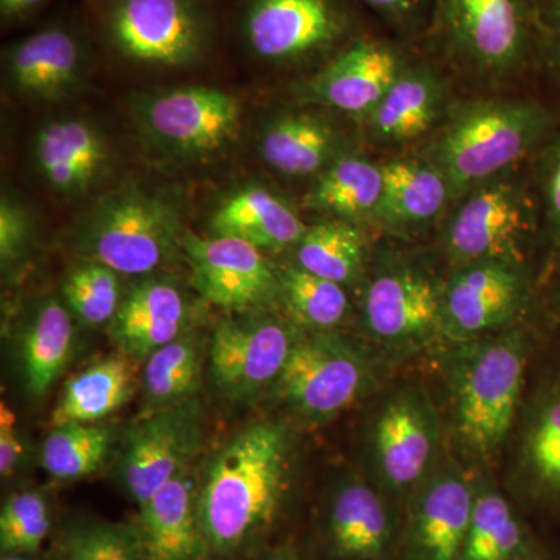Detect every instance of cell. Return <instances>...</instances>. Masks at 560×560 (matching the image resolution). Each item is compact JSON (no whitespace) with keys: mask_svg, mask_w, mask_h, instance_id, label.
<instances>
[{"mask_svg":"<svg viewBox=\"0 0 560 560\" xmlns=\"http://www.w3.org/2000/svg\"><path fill=\"white\" fill-rule=\"evenodd\" d=\"M35 161L49 186L60 194L77 195L102 178L109 164V149L88 121L55 120L36 136Z\"/></svg>","mask_w":560,"mask_h":560,"instance_id":"obj_25","label":"cell"},{"mask_svg":"<svg viewBox=\"0 0 560 560\" xmlns=\"http://www.w3.org/2000/svg\"><path fill=\"white\" fill-rule=\"evenodd\" d=\"M371 383L370 361L355 346L334 331H304L272 390L294 418L318 423L352 407Z\"/></svg>","mask_w":560,"mask_h":560,"instance_id":"obj_10","label":"cell"},{"mask_svg":"<svg viewBox=\"0 0 560 560\" xmlns=\"http://www.w3.org/2000/svg\"><path fill=\"white\" fill-rule=\"evenodd\" d=\"M523 548L525 530L510 501L489 482L478 481L460 560H512L523 556Z\"/></svg>","mask_w":560,"mask_h":560,"instance_id":"obj_34","label":"cell"},{"mask_svg":"<svg viewBox=\"0 0 560 560\" xmlns=\"http://www.w3.org/2000/svg\"><path fill=\"white\" fill-rule=\"evenodd\" d=\"M383 165L359 154H345L320 172L307 195L308 209L334 220L374 224L381 209Z\"/></svg>","mask_w":560,"mask_h":560,"instance_id":"obj_29","label":"cell"},{"mask_svg":"<svg viewBox=\"0 0 560 560\" xmlns=\"http://www.w3.org/2000/svg\"><path fill=\"white\" fill-rule=\"evenodd\" d=\"M0 560H28L24 555H3Z\"/></svg>","mask_w":560,"mask_h":560,"instance_id":"obj_48","label":"cell"},{"mask_svg":"<svg viewBox=\"0 0 560 560\" xmlns=\"http://www.w3.org/2000/svg\"><path fill=\"white\" fill-rule=\"evenodd\" d=\"M178 206L153 191H114L92 208L75 234L77 248L119 275H149L171 259L184 235Z\"/></svg>","mask_w":560,"mask_h":560,"instance_id":"obj_5","label":"cell"},{"mask_svg":"<svg viewBox=\"0 0 560 560\" xmlns=\"http://www.w3.org/2000/svg\"><path fill=\"white\" fill-rule=\"evenodd\" d=\"M50 529L47 501L38 492L14 493L0 512V548L3 555L38 551Z\"/></svg>","mask_w":560,"mask_h":560,"instance_id":"obj_38","label":"cell"},{"mask_svg":"<svg viewBox=\"0 0 560 560\" xmlns=\"http://www.w3.org/2000/svg\"><path fill=\"white\" fill-rule=\"evenodd\" d=\"M385 189L375 226L396 237H412L444 220L453 202L444 173L423 156L382 162Z\"/></svg>","mask_w":560,"mask_h":560,"instance_id":"obj_23","label":"cell"},{"mask_svg":"<svg viewBox=\"0 0 560 560\" xmlns=\"http://www.w3.org/2000/svg\"><path fill=\"white\" fill-rule=\"evenodd\" d=\"M348 0H245L241 35L257 60L275 66L331 58L357 38Z\"/></svg>","mask_w":560,"mask_h":560,"instance_id":"obj_8","label":"cell"},{"mask_svg":"<svg viewBox=\"0 0 560 560\" xmlns=\"http://www.w3.org/2000/svg\"><path fill=\"white\" fill-rule=\"evenodd\" d=\"M389 27L401 35H416L430 24L434 0H361Z\"/></svg>","mask_w":560,"mask_h":560,"instance_id":"obj_41","label":"cell"},{"mask_svg":"<svg viewBox=\"0 0 560 560\" xmlns=\"http://www.w3.org/2000/svg\"><path fill=\"white\" fill-rule=\"evenodd\" d=\"M7 73L22 94L58 101L81 83L88 47L79 33L54 24L18 40L5 54Z\"/></svg>","mask_w":560,"mask_h":560,"instance_id":"obj_22","label":"cell"},{"mask_svg":"<svg viewBox=\"0 0 560 560\" xmlns=\"http://www.w3.org/2000/svg\"><path fill=\"white\" fill-rule=\"evenodd\" d=\"M280 300L290 319L307 331H331L349 315V296L345 285L331 282L298 265L278 271Z\"/></svg>","mask_w":560,"mask_h":560,"instance_id":"obj_35","label":"cell"},{"mask_svg":"<svg viewBox=\"0 0 560 560\" xmlns=\"http://www.w3.org/2000/svg\"><path fill=\"white\" fill-rule=\"evenodd\" d=\"M540 189L547 228L560 248V131L541 154Z\"/></svg>","mask_w":560,"mask_h":560,"instance_id":"obj_42","label":"cell"},{"mask_svg":"<svg viewBox=\"0 0 560 560\" xmlns=\"http://www.w3.org/2000/svg\"><path fill=\"white\" fill-rule=\"evenodd\" d=\"M302 334L276 315L221 320L210 338V377L228 399H256L276 388Z\"/></svg>","mask_w":560,"mask_h":560,"instance_id":"obj_13","label":"cell"},{"mask_svg":"<svg viewBox=\"0 0 560 560\" xmlns=\"http://www.w3.org/2000/svg\"><path fill=\"white\" fill-rule=\"evenodd\" d=\"M455 346L448 364L451 430L471 463H495L523 405L529 338L521 326Z\"/></svg>","mask_w":560,"mask_h":560,"instance_id":"obj_2","label":"cell"},{"mask_svg":"<svg viewBox=\"0 0 560 560\" xmlns=\"http://www.w3.org/2000/svg\"><path fill=\"white\" fill-rule=\"evenodd\" d=\"M124 353L91 364L66 383L51 416L55 427L97 423L131 399L135 371Z\"/></svg>","mask_w":560,"mask_h":560,"instance_id":"obj_30","label":"cell"},{"mask_svg":"<svg viewBox=\"0 0 560 560\" xmlns=\"http://www.w3.org/2000/svg\"><path fill=\"white\" fill-rule=\"evenodd\" d=\"M511 438L515 486L533 499L560 503V375L523 400Z\"/></svg>","mask_w":560,"mask_h":560,"instance_id":"obj_20","label":"cell"},{"mask_svg":"<svg viewBox=\"0 0 560 560\" xmlns=\"http://www.w3.org/2000/svg\"><path fill=\"white\" fill-rule=\"evenodd\" d=\"M73 349V323L61 302H43L21 335L20 361L22 381L32 397H40L51 388Z\"/></svg>","mask_w":560,"mask_h":560,"instance_id":"obj_31","label":"cell"},{"mask_svg":"<svg viewBox=\"0 0 560 560\" xmlns=\"http://www.w3.org/2000/svg\"><path fill=\"white\" fill-rule=\"evenodd\" d=\"M189 469L140 506L139 534L147 560H208Z\"/></svg>","mask_w":560,"mask_h":560,"instance_id":"obj_24","label":"cell"},{"mask_svg":"<svg viewBox=\"0 0 560 560\" xmlns=\"http://www.w3.org/2000/svg\"><path fill=\"white\" fill-rule=\"evenodd\" d=\"M47 0H0V16L7 24L28 20Z\"/></svg>","mask_w":560,"mask_h":560,"instance_id":"obj_45","label":"cell"},{"mask_svg":"<svg viewBox=\"0 0 560 560\" xmlns=\"http://www.w3.org/2000/svg\"><path fill=\"white\" fill-rule=\"evenodd\" d=\"M202 425L205 412L194 397L175 407L151 411L131 427L120 456V478L139 506L189 469L200 448Z\"/></svg>","mask_w":560,"mask_h":560,"instance_id":"obj_15","label":"cell"},{"mask_svg":"<svg viewBox=\"0 0 560 560\" xmlns=\"http://www.w3.org/2000/svg\"><path fill=\"white\" fill-rule=\"evenodd\" d=\"M191 270V283L215 307L253 312L280 300L278 271L256 246L238 238H202L186 231L180 242Z\"/></svg>","mask_w":560,"mask_h":560,"instance_id":"obj_16","label":"cell"},{"mask_svg":"<svg viewBox=\"0 0 560 560\" xmlns=\"http://www.w3.org/2000/svg\"><path fill=\"white\" fill-rule=\"evenodd\" d=\"M430 25L447 60L481 80L517 75L540 43L536 0H434Z\"/></svg>","mask_w":560,"mask_h":560,"instance_id":"obj_4","label":"cell"},{"mask_svg":"<svg viewBox=\"0 0 560 560\" xmlns=\"http://www.w3.org/2000/svg\"><path fill=\"white\" fill-rule=\"evenodd\" d=\"M32 237V221L27 210L10 195L0 201V261L2 268H11L27 253Z\"/></svg>","mask_w":560,"mask_h":560,"instance_id":"obj_40","label":"cell"},{"mask_svg":"<svg viewBox=\"0 0 560 560\" xmlns=\"http://www.w3.org/2000/svg\"><path fill=\"white\" fill-rule=\"evenodd\" d=\"M530 298L533 279L525 261L455 268L442 285V338L460 345L518 326Z\"/></svg>","mask_w":560,"mask_h":560,"instance_id":"obj_12","label":"cell"},{"mask_svg":"<svg viewBox=\"0 0 560 560\" xmlns=\"http://www.w3.org/2000/svg\"><path fill=\"white\" fill-rule=\"evenodd\" d=\"M14 423H16V418H14L13 411L10 410L5 401H2V407H0V474L2 477L13 475L22 452H24L20 436L14 430Z\"/></svg>","mask_w":560,"mask_h":560,"instance_id":"obj_43","label":"cell"},{"mask_svg":"<svg viewBox=\"0 0 560 560\" xmlns=\"http://www.w3.org/2000/svg\"><path fill=\"white\" fill-rule=\"evenodd\" d=\"M442 285L404 257H381L363 294V327L389 353L418 352L442 338Z\"/></svg>","mask_w":560,"mask_h":560,"instance_id":"obj_9","label":"cell"},{"mask_svg":"<svg viewBox=\"0 0 560 560\" xmlns=\"http://www.w3.org/2000/svg\"><path fill=\"white\" fill-rule=\"evenodd\" d=\"M190 307L186 294L167 279H145L121 298L109 324L110 338L120 353L145 360L154 350L189 331Z\"/></svg>","mask_w":560,"mask_h":560,"instance_id":"obj_21","label":"cell"},{"mask_svg":"<svg viewBox=\"0 0 560 560\" xmlns=\"http://www.w3.org/2000/svg\"><path fill=\"white\" fill-rule=\"evenodd\" d=\"M294 250L302 270L348 285L366 268L370 238L361 224L329 219L307 226Z\"/></svg>","mask_w":560,"mask_h":560,"instance_id":"obj_32","label":"cell"},{"mask_svg":"<svg viewBox=\"0 0 560 560\" xmlns=\"http://www.w3.org/2000/svg\"><path fill=\"white\" fill-rule=\"evenodd\" d=\"M62 560H147L138 526L91 523L73 529Z\"/></svg>","mask_w":560,"mask_h":560,"instance_id":"obj_39","label":"cell"},{"mask_svg":"<svg viewBox=\"0 0 560 560\" xmlns=\"http://www.w3.org/2000/svg\"><path fill=\"white\" fill-rule=\"evenodd\" d=\"M103 36L120 58L143 68L195 65L212 46L209 0H109Z\"/></svg>","mask_w":560,"mask_h":560,"instance_id":"obj_6","label":"cell"},{"mask_svg":"<svg viewBox=\"0 0 560 560\" xmlns=\"http://www.w3.org/2000/svg\"><path fill=\"white\" fill-rule=\"evenodd\" d=\"M113 434L98 423L55 427L40 452L44 469L57 480H80L103 466Z\"/></svg>","mask_w":560,"mask_h":560,"instance_id":"obj_36","label":"cell"},{"mask_svg":"<svg viewBox=\"0 0 560 560\" xmlns=\"http://www.w3.org/2000/svg\"><path fill=\"white\" fill-rule=\"evenodd\" d=\"M259 149L265 164L291 178L319 175L348 154L341 132L313 113H289L272 120L261 132Z\"/></svg>","mask_w":560,"mask_h":560,"instance_id":"obj_26","label":"cell"},{"mask_svg":"<svg viewBox=\"0 0 560 560\" xmlns=\"http://www.w3.org/2000/svg\"><path fill=\"white\" fill-rule=\"evenodd\" d=\"M259 560H298L296 556L291 551H276L271 552V555L265 556Z\"/></svg>","mask_w":560,"mask_h":560,"instance_id":"obj_46","label":"cell"},{"mask_svg":"<svg viewBox=\"0 0 560 560\" xmlns=\"http://www.w3.org/2000/svg\"><path fill=\"white\" fill-rule=\"evenodd\" d=\"M291 438L283 423L257 420L238 431L206 466L198 517L212 555H238L275 521L289 489Z\"/></svg>","mask_w":560,"mask_h":560,"instance_id":"obj_1","label":"cell"},{"mask_svg":"<svg viewBox=\"0 0 560 560\" xmlns=\"http://www.w3.org/2000/svg\"><path fill=\"white\" fill-rule=\"evenodd\" d=\"M213 234L238 238L256 248H294L304 235V221L289 202L264 187H246L221 202L210 221Z\"/></svg>","mask_w":560,"mask_h":560,"instance_id":"obj_27","label":"cell"},{"mask_svg":"<svg viewBox=\"0 0 560 560\" xmlns=\"http://www.w3.org/2000/svg\"><path fill=\"white\" fill-rule=\"evenodd\" d=\"M139 121L154 145L173 156L197 160L219 154L237 140L242 105L215 88H180L145 98Z\"/></svg>","mask_w":560,"mask_h":560,"instance_id":"obj_14","label":"cell"},{"mask_svg":"<svg viewBox=\"0 0 560 560\" xmlns=\"http://www.w3.org/2000/svg\"><path fill=\"white\" fill-rule=\"evenodd\" d=\"M512 173L488 180L452 202L441 246L453 270L477 261H525L536 210Z\"/></svg>","mask_w":560,"mask_h":560,"instance_id":"obj_7","label":"cell"},{"mask_svg":"<svg viewBox=\"0 0 560 560\" xmlns=\"http://www.w3.org/2000/svg\"><path fill=\"white\" fill-rule=\"evenodd\" d=\"M441 433L440 415L422 386L388 394L370 430L372 470L381 488L415 495L440 463Z\"/></svg>","mask_w":560,"mask_h":560,"instance_id":"obj_11","label":"cell"},{"mask_svg":"<svg viewBox=\"0 0 560 560\" xmlns=\"http://www.w3.org/2000/svg\"><path fill=\"white\" fill-rule=\"evenodd\" d=\"M205 359V340L194 330L147 357L142 381L151 410L194 399L200 388Z\"/></svg>","mask_w":560,"mask_h":560,"instance_id":"obj_33","label":"cell"},{"mask_svg":"<svg viewBox=\"0 0 560 560\" xmlns=\"http://www.w3.org/2000/svg\"><path fill=\"white\" fill-rule=\"evenodd\" d=\"M475 485L455 463H438L415 493L408 560H460L474 508Z\"/></svg>","mask_w":560,"mask_h":560,"instance_id":"obj_18","label":"cell"},{"mask_svg":"<svg viewBox=\"0 0 560 560\" xmlns=\"http://www.w3.org/2000/svg\"><path fill=\"white\" fill-rule=\"evenodd\" d=\"M512 560H530V559H526L525 556H521V558H515V559H512Z\"/></svg>","mask_w":560,"mask_h":560,"instance_id":"obj_49","label":"cell"},{"mask_svg":"<svg viewBox=\"0 0 560 560\" xmlns=\"http://www.w3.org/2000/svg\"><path fill=\"white\" fill-rule=\"evenodd\" d=\"M555 312H556V316H558V320L560 324V285L558 289V293H556V298H555Z\"/></svg>","mask_w":560,"mask_h":560,"instance_id":"obj_47","label":"cell"},{"mask_svg":"<svg viewBox=\"0 0 560 560\" xmlns=\"http://www.w3.org/2000/svg\"><path fill=\"white\" fill-rule=\"evenodd\" d=\"M408 62L396 44L357 36L302 83L301 101L361 121L382 102Z\"/></svg>","mask_w":560,"mask_h":560,"instance_id":"obj_17","label":"cell"},{"mask_svg":"<svg viewBox=\"0 0 560 560\" xmlns=\"http://www.w3.org/2000/svg\"><path fill=\"white\" fill-rule=\"evenodd\" d=\"M117 275L119 272L91 260L69 272L62 285V294L69 311L80 323L90 327L113 323L121 302Z\"/></svg>","mask_w":560,"mask_h":560,"instance_id":"obj_37","label":"cell"},{"mask_svg":"<svg viewBox=\"0 0 560 560\" xmlns=\"http://www.w3.org/2000/svg\"><path fill=\"white\" fill-rule=\"evenodd\" d=\"M329 528L335 551L346 559L382 558L393 536L388 504L370 482H342L330 503Z\"/></svg>","mask_w":560,"mask_h":560,"instance_id":"obj_28","label":"cell"},{"mask_svg":"<svg viewBox=\"0 0 560 560\" xmlns=\"http://www.w3.org/2000/svg\"><path fill=\"white\" fill-rule=\"evenodd\" d=\"M539 39L560 73V0H536Z\"/></svg>","mask_w":560,"mask_h":560,"instance_id":"obj_44","label":"cell"},{"mask_svg":"<svg viewBox=\"0 0 560 560\" xmlns=\"http://www.w3.org/2000/svg\"><path fill=\"white\" fill-rule=\"evenodd\" d=\"M452 103L440 69L408 62L366 119L360 121L370 142L378 147H405L434 135Z\"/></svg>","mask_w":560,"mask_h":560,"instance_id":"obj_19","label":"cell"},{"mask_svg":"<svg viewBox=\"0 0 560 560\" xmlns=\"http://www.w3.org/2000/svg\"><path fill=\"white\" fill-rule=\"evenodd\" d=\"M551 127V114L536 102L492 98L452 105L420 156L444 173L455 201L514 172L547 139Z\"/></svg>","mask_w":560,"mask_h":560,"instance_id":"obj_3","label":"cell"}]
</instances>
